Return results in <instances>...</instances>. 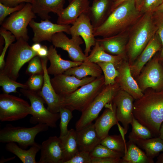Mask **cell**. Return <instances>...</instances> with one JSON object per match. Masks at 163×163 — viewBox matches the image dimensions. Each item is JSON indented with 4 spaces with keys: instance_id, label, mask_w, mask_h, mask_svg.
<instances>
[{
    "instance_id": "cell-1",
    "label": "cell",
    "mask_w": 163,
    "mask_h": 163,
    "mask_svg": "<svg viewBox=\"0 0 163 163\" xmlns=\"http://www.w3.org/2000/svg\"><path fill=\"white\" fill-rule=\"evenodd\" d=\"M133 113L154 136L158 137L163 122V89L158 91L151 88L146 89L143 95L134 102Z\"/></svg>"
},
{
    "instance_id": "cell-2",
    "label": "cell",
    "mask_w": 163,
    "mask_h": 163,
    "mask_svg": "<svg viewBox=\"0 0 163 163\" xmlns=\"http://www.w3.org/2000/svg\"><path fill=\"white\" fill-rule=\"evenodd\" d=\"M135 1H125L113 9L105 21L94 29V36L109 37L124 32L142 15Z\"/></svg>"
},
{
    "instance_id": "cell-3",
    "label": "cell",
    "mask_w": 163,
    "mask_h": 163,
    "mask_svg": "<svg viewBox=\"0 0 163 163\" xmlns=\"http://www.w3.org/2000/svg\"><path fill=\"white\" fill-rule=\"evenodd\" d=\"M126 46L127 60L131 65L157 32L153 12L143 14L136 22Z\"/></svg>"
},
{
    "instance_id": "cell-4",
    "label": "cell",
    "mask_w": 163,
    "mask_h": 163,
    "mask_svg": "<svg viewBox=\"0 0 163 163\" xmlns=\"http://www.w3.org/2000/svg\"><path fill=\"white\" fill-rule=\"evenodd\" d=\"M104 75L78 88L72 93L61 97L62 106L72 112H82L93 101L104 86Z\"/></svg>"
},
{
    "instance_id": "cell-5",
    "label": "cell",
    "mask_w": 163,
    "mask_h": 163,
    "mask_svg": "<svg viewBox=\"0 0 163 163\" xmlns=\"http://www.w3.org/2000/svg\"><path fill=\"white\" fill-rule=\"evenodd\" d=\"M37 55L27 41L22 38L17 40L10 46L4 66L0 72L16 81L22 66Z\"/></svg>"
},
{
    "instance_id": "cell-6",
    "label": "cell",
    "mask_w": 163,
    "mask_h": 163,
    "mask_svg": "<svg viewBox=\"0 0 163 163\" xmlns=\"http://www.w3.org/2000/svg\"><path fill=\"white\" fill-rule=\"evenodd\" d=\"M49 127L44 123H38L30 127L15 126L7 124L0 130V142L17 143L20 147L26 149L37 144L35 141L36 136L39 133L47 131Z\"/></svg>"
},
{
    "instance_id": "cell-7",
    "label": "cell",
    "mask_w": 163,
    "mask_h": 163,
    "mask_svg": "<svg viewBox=\"0 0 163 163\" xmlns=\"http://www.w3.org/2000/svg\"><path fill=\"white\" fill-rule=\"evenodd\" d=\"M120 89L117 82L113 85H104L99 94L82 112L81 116L75 124L76 130H79L91 124L106 105L112 102Z\"/></svg>"
},
{
    "instance_id": "cell-8",
    "label": "cell",
    "mask_w": 163,
    "mask_h": 163,
    "mask_svg": "<svg viewBox=\"0 0 163 163\" xmlns=\"http://www.w3.org/2000/svg\"><path fill=\"white\" fill-rule=\"evenodd\" d=\"M20 91L30 102L32 116L30 119V123H44L51 128H56V122L60 118L59 113H53L46 108L44 105L46 102L38 92L23 88Z\"/></svg>"
},
{
    "instance_id": "cell-9",
    "label": "cell",
    "mask_w": 163,
    "mask_h": 163,
    "mask_svg": "<svg viewBox=\"0 0 163 163\" xmlns=\"http://www.w3.org/2000/svg\"><path fill=\"white\" fill-rule=\"evenodd\" d=\"M30 105L23 99L4 93L0 94V120L17 121L31 115Z\"/></svg>"
},
{
    "instance_id": "cell-10",
    "label": "cell",
    "mask_w": 163,
    "mask_h": 163,
    "mask_svg": "<svg viewBox=\"0 0 163 163\" xmlns=\"http://www.w3.org/2000/svg\"><path fill=\"white\" fill-rule=\"evenodd\" d=\"M36 17L32 11L31 3H27L21 10L11 14L3 22L2 27L10 31L17 40L22 38L27 41L29 37L27 26L33 18Z\"/></svg>"
},
{
    "instance_id": "cell-11",
    "label": "cell",
    "mask_w": 163,
    "mask_h": 163,
    "mask_svg": "<svg viewBox=\"0 0 163 163\" xmlns=\"http://www.w3.org/2000/svg\"><path fill=\"white\" fill-rule=\"evenodd\" d=\"M135 79L143 93L149 88L156 91L163 89V66L160 62L159 56L152 57Z\"/></svg>"
},
{
    "instance_id": "cell-12",
    "label": "cell",
    "mask_w": 163,
    "mask_h": 163,
    "mask_svg": "<svg viewBox=\"0 0 163 163\" xmlns=\"http://www.w3.org/2000/svg\"><path fill=\"white\" fill-rule=\"evenodd\" d=\"M69 39L63 32L54 34L51 42L56 47L60 48L66 51L70 58L73 61L83 62L87 56L84 53L80 45L84 42L80 36H73Z\"/></svg>"
},
{
    "instance_id": "cell-13",
    "label": "cell",
    "mask_w": 163,
    "mask_h": 163,
    "mask_svg": "<svg viewBox=\"0 0 163 163\" xmlns=\"http://www.w3.org/2000/svg\"><path fill=\"white\" fill-rule=\"evenodd\" d=\"M96 78L90 76L79 79L74 75L63 73L54 76L50 81L56 94L62 97L72 93L79 87L93 81Z\"/></svg>"
},
{
    "instance_id": "cell-14",
    "label": "cell",
    "mask_w": 163,
    "mask_h": 163,
    "mask_svg": "<svg viewBox=\"0 0 163 163\" xmlns=\"http://www.w3.org/2000/svg\"><path fill=\"white\" fill-rule=\"evenodd\" d=\"M70 35L72 37L80 36L85 44L84 53L87 57L94 46L96 39L94 34V28L86 13L81 14L73 23L70 28Z\"/></svg>"
},
{
    "instance_id": "cell-15",
    "label": "cell",
    "mask_w": 163,
    "mask_h": 163,
    "mask_svg": "<svg viewBox=\"0 0 163 163\" xmlns=\"http://www.w3.org/2000/svg\"><path fill=\"white\" fill-rule=\"evenodd\" d=\"M134 99L130 94L120 89L112 101L116 107L117 120L121 123L126 133L133 120Z\"/></svg>"
},
{
    "instance_id": "cell-16",
    "label": "cell",
    "mask_w": 163,
    "mask_h": 163,
    "mask_svg": "<svg viewBox=\"0 0 163 163\" xmlns=\"http://www.w3.org/2000/svg\"><path fill=\"white\" fill-rule=\"evenodd\" d=\"M29 25L34 33L32 40L34 43H40L44 41L51 42L53 36L58 32H65L70 34L69 30L71 26L69 25L54 24L48 19L37 22L33 19Z\"/></svg>"
},
{
    "instance_id": "cell-17",
    "label": "cell",
    "mask_w": 163,
    "mask_h": 163,
    "mask_svg": "<svg viewBox=\"0 0 163 163\" xmlns=\"http://www.w3.org/2000/svg\"><path fill=\"white\" fill-rule=\"evenodd\" d=\"M116 68L119 74L115 81L120 89L130 94L135 100L141 98L143 93L131 74L130 65L127 60H123Z\"/></svg>"
},
{
    "instance_id": "cell-18",
    "label": "cell",
    "mask_w": 163,
    "mask_h": 163,
    "mask_svg": "<svg viewBox=\"0 0 163 163\" xmlns=\"http://www.w3.org/2000/svg\"><path fill=\"white\" fill-rule=\"evenodd\" d=\"M43 70L44 83L39 94L43 99L47 106V109L51 112L59 113L62 106V97L56 94L51 82L49 75L47 71V57H40Z\"/></svg>"
},
{
    "instance_id": "cell-19",
    "label": "cell",
    "mask_w": 163,
    "mask_h": 163,
    "mask_svg": "<svg viewBox=\"0 0 163 163\" xmlns=\"http://www.w3.org/2000/svg\"><path fill=\"white\" fill-rule=\"evenodd\" d=\"M40 150L38 163H62V152L59 137H49L42 142Z\"/></svg>"
},
{
    "instance_id": "cell-20",
    "label": "cell",
    "mask_w": 163,
    "mask_h": 163,
    "mask_svg": "<svg viewBox=\"0 0 163 163\" xmlns=\"http://www.w3.org/2000/svg\"><path fill=\"white\" fill-rule=\"evenodd\" d=\"M69 3L58 15L57 24H72L81 14L87 13L90 7L88 0H69Z\"/></svg>"
},
{
    "instance_id": "cell-21",
    "label": "cell",
    "mask_w": 163,
    "mask_h": 163,
    "mask_svg": "<svg viewBox=\"0 0 163 163\" xmlns=\"http://www.w3.org/2000/svg\"><path fill=\"white\" fill-rule=\"evenodd\" d=\"M104 107L106 109L94 123L98 136L102 140L109 135L110 129L118 122L115 104L111 102L106 104Z\"/></svg>"
},
{
    "instance_id": "cell-22",
    "label": "cell",
    "mask_w": 163,
    "mask_h": 163,
    "mask_svg": "<svg viewBox=\"0 0 163 163\" xmlns=\"http://www.w3.org/2000/svg\"><path fill=\"white\" fill-rule=\"evenodd\" d=\"M162 48L161 44L154 36L139 56L134 62L130 65L131 72L135 79L145 65Z\"/></svg>"
},
{
    "instance_id": "cell-23",
    "label": "cell",
    "mask_w": 163,
    "mask_h": 163,
    "mask_svg": "<svg viewBox=\"0 0 163 163\" xmlns=\"http://www.w3.org/2000/svg\"><path fill=\"white\" fill-rule=\"evenodd\" d=\"M123 33L109 37L97 38L96 41L107 53L121 56L127 59L126 49L128 42L127 37Z\"/></svg>"
},
{
    "instance_id": "cell-24",
    "label": "cell",
    "mask_w": 163,
    "mask_h": 163,
    "mask_svg": "<svg viewBox=\"0 0 163 163\" xmlns=\"http://www.w3.org/2000/svg\"><path fill=\"white\" fill-rule=\"evenodd\" d=\"M56 47L51 45L48 48L47 57L50 62L47 70L49 75L54 76L63 74L72 67L80 65L83 62H75L62 59L57 53Z\"/></svg>"
},
{
    "instance_id": "cell-25",
    "label": "cell",
    "mask_w": 163,
    "mask_h": 163,
    "mask_svg": "<svg viewBox=\"0 0 163 163\" xmlns=\"http://www.w3.org/2000/svg\"><path fill=\"white\" fill-rule=\"evenodd\" d=\"M76 135L79 151L90 153L102 141L92 123L79 130H76Z\"/></svg>"
},
{
    "instance_id": "cell-26",
    "label": "cell",
    "mask_w": 163,
    "mask_h": 163,
    "mask_svg": "<svg viewBox=\"0 0 163 163\" xmlns=\"http://www.w3.org/2000/svg\"><path fill=\"white\" fill-rule=\"evenodd\" d=\"M110 0H94L86 13L94 29L100 26L111 13Z\"/></svg>"
},
{
    "instance_id": "cell-27",
    "label": "cell",
    "mask_w": 163,
    "mask_h": 163,
    "mask_svg": "<svg viewBox=\"0 0 163 163\" xmlns=\"http://www.w3.org/2000/svg\"><path fill=\"white\" fill-rule=\"evenodd\" d=\"M65 0H32V10L42 19L49 20L50 12L58 15L63 9Z\"/></svg>"
},
{
    "instance_id": "cell-28",
    "label": "cell",
    "mask_w": 163,
    "mask_h": 163,
    "mask_svg": "<svg viewBox=\"0 0 163 163\" xmlns=\"http://www.w3.org/2000/svg\"><path fill=\"white\" fill-rule=\"evenodd\" d=\"M93 46L85 61L96 63L100 62H110L116 68L123 60L127 59L121 56L113 55L107 53L97 41Z\"/></svg>"
},
{
    "instance_id": "cell-29",
    "label": "cell",
    "mask_w": 163,
    "mask_h": 163,
    "mask_svg": "<svg viewBox=\"0 0 163 163\" xmlns=\"http://www.w3.org/2000/svg\"><path fill=\"white\" fill-rule=\"evenodd\" d=\"M102 71L97 63L84 61L80 65L71 68L64 74L74 75L79 79L90 76L97 78L103 75Z\"/></svg>"
},
{
    "instance_id": "cell-30",
    "label": "cell",
    "mask_w": 163,
    "mask_h": 163,
    "mask_svg": "<svg viewBox=\"0 0 163 163\" xmlns=\"http://www.w3.org/2000/svg\"><path fill=\"white\" fill-rule=\"evenodd\" d=\"M40 147L41 145L38 144L26 150L19 147L16 143L10 142L7 143L5 149L16 155L23 163H36V155L40 149Z\"/></svg>"
},
{
    "instance_id": "cell-31",
    "label": "cell",
    "mask_w": 163,
    "mask_h": 163,
    "mask_svg": "<svg viewBox=\"0 0 163 163\" xmlns=\"http://www.w3.org/2000/svg\"><path fill=\"white\" fill-rule=\"evenodd\" d=\"M127 150L121 158L120 163H153V159L148 157L145 153L142 150L133 142L126 143Z\"/></svg>"
},
{
    "instance_id": "cell-32",
    "label": "cell",
    "mask_w": 163,
    "mask_h": 163,
    "mask_svg": "<svg viewBox=\"0 0 163 163\" xmlns=\"http://www.w3.org/2000/svg\"><path fill=\"white\" fill-rule=\"evenodd\" d=\"M61 145L62 152V163L70 159L79 152L76 138V130L73 129L61 138Z\"/></svg>"
},
{
    "instance_id": "cell-33",
    "label": "cell",
    "mask_w": 163,
    "mask_h": 163,
    "mask_svg": "<svg viewBox=\"0 0 163 163\" xmlns=\"http://www.w3.org/2000/svg\"><path fill=\"white\" fill-rule=\"evenodd\" d=\"M135 144L140 148L144 150L149 158H153L163 152V140L159 137L141 139Z\"/></svg>"
},
{
    "instance_id": "cell-34",
    "label": "cell",
    "mask_w": 163,
    "mask_h": 163,
    "mask_svg": "<svg viewBox=\"0 0 163 163\" xmlns=\"http://www.w3.org/2000/svg\"><path fill=\"white\" fill-rule=\"evenodd\" d=\"M131 132L128 136L129 141L135 143L138 141L152 138L154 136L150 131L140 123L133 116Z\"/></svg>"
},
{
    "instance_id": "cell-35",
    "label": "cell",
    "mask_w": 163,
    "mask_h": 163,
    "mask_svg": "<svg viewBox=\"0 0 163 163\" xmlns=\"http://www.w3.org/2000/svg\"><path fill=\"white\" fill-rule=\"evenodd\" d=\"M100 144L120 152L124 153L127 150L126 144L124 142L120 134L108 135L102 140Z\"/></svg>"
},
{
    "instance_id": "cell-36",
    "label": "cell",
    "mask_w": 163,
    "mask_h": 163,
    "mask_svg": "<svg viewBox=\"0 0 163 163\" xmlns=\"http://www.w3.org/2000/svg\"><path fill=\"white\" fill-rule=\"evenodd\" d=\"M101 68L104 78L105 85H113L116 82L119 72L114 65L110 62H100L97 63Z\"/></svg>"
},
{
    "instance_id": "cell-37",
    "label": "cell",
    "mask_w": 163,
    "mask_h": 163,
    "mask_svg": "<svg viewBox=\"0 0 163 163\" xmlns=\"http://www.w3.org/2000/svg\"><path fill=\"white\" fill-rule=\"evenodd\" d=\"M0 86L2 87L3 93L6 94L17 92V89L18 88L23 89L28 88L25 84L17 82L1 72H0Z\"/></svg>"
},
{
    "instance_id": "cell-38",
    "label": "cell",
    "mask_w": 163,
    "mask_h": 163,
    "mask_svg": "<svg viewBox=\"0 0 163 163\" xmlns=\"http://www.w3.org/2000/svg\"><path fill=\"white\" fill-rule=\"evenodd\" d=\"M92 158H121L124 153L113 150L101 144L96 146L90 152Z\"/></svg>"
},
{
    "instance_id": "cell-39",
    "label": "cell",
    "mask_w": 163,
    "mask_h": 163,
    "mask_svg": "<svg viewBox=\"0 0 163 163\" xmlns=\"http://www.w3.org/2000/svg\"><path fill=\"white\" fill-rule=\"evenodd\" d=\"M0 34L5 40V44L0 56V69L2 70L4 66L5 61L4 58L6 52L11 44L15 41L16 39L14 36L9 31L2 27L0 28Z\"/></svg>"
},
{
    "instance_id": "cell-40",
    "label": "cell",
    "mask_w": 163,
    "mask_h": 163,
    "mask_svg": "<svg viewBox=\"0 0 163 163\" xmlns=\"http://www.w3.org/2000/svg\"><path fill=\"white\" fill-rule=\"evenodd\" d=\"M72 111L69 109L61 107L59 110L60 121L59 124L60 135L59 136L61 138L65 136L68 133V126L69 122L73 117Z\"/></svg>"
},
{
    "instance_id": "cell-41",
    "label": "cell",
    "mask_w": 163,
    "mask_h": 163,
    "mask_svg": "<svg viewBox=\"0 0 163 163\" xmlns=\"http://www.w3.org/2000/svg\"><path fill=\"white\" fill-rule=\"evenodd\" d=\"M26 73L30 76L35 74L43 75V66L40 57L36 56L29 61Z\"/></svg>"
},
{
    "instance_id": "cell-42",
    "label": "cell",
    "mask_w": 163,
    "mask_h": 163,
    "mask_svg": "<svg viewBox=\"0 0 163 163\" xmlns=\"http://www.w3.org/2000/svg\"><path fill=\"white\" fill-rule=\"evenodd\" d=\"M43 75L35 74L30 76L25 83L27 89L38 92L41 89L44 83Z\"/></svg>"
},
{
    "instance_id": "cell-43",
    "label": "cell",
    "mask_w": 163,
    "mask_h": 163,
    "mask_svg": "<svg viewBox=\"0 0 163 163\" xmlns=\"http://www.w3.org/2000/svg\"><path fill=\"white\" fill-rule=\"evenodd\" d=\"M155 12V18L154 19L157 30V32L161 42L162 49L160 55H159V60L160 62H163V12Z\"/></svg>"
},
{
    "instance_id": "cell-44",
    "label": "cell",
    "mask_w": 163,
    "mask_h": 163,
    "mask_svg": "<svg viewBox=\"0 0 163 163\" xmlns=\"http://www.w3.org/2000/svg\"><path fill=\"white\" fill-rule=\"evenodd\" d=\"M25 5L24 3H22L15 7H10L6 6L0 2V24H2L7 16L21 10Z\"/></svg>"
},
{
    "instance_id": "cell-45",
    "label": "cell",
    "mask_w": 163,
    "mask_h": 163,
    "mask_svg": "<svg viewBox=\"0 0 163 163\" xmlns=\"http://www.w3.org/2000/svg\"><path fill=\"white\" fill-rule=\"evenodd\" d=\"M163 2V0H143L140 11L142 14L153 12Z\"/></svg>"
},
{
    "instance_id": "cell-46",
    "label": "cell",
    "mask_w": 163,
    "mask_h": 163,
    "mask_svg": "<svg viewBox=\"0 0 163 163\" xmlns=\"http://www.w3.org/2000/svg\"><path fill=\"white\" fill-rule=\"evenodd\" d=\"M89 152L79 151L72 158L65 163H91L92 158Z\"/></svg>"
},
{
    "instance_id": "cell-47",
    "label": "cell",
    "mask_w": 163,
    "mask_h": 163,
    "mask_svg": "<svg viewBox=\"0 0 163 163\" xmlns=\"http://www.w3.org/2000/svg\"><path fill=\"white\" fill-rule=\"evenodd\" d=\"M121 158H92L91 163H120Z\"/></svg>"
},
{
    "instance_id": "cell-48",
    "label": "cell",
    "mask_w": 163,
    "mask_h": 163,
    "mask_svg": "<svg viewBox=\"0 0 163 163\" xmlns=\"http://www.w3.org/2000/svg\"><path fill=\"white\" fill-rule=\"evenodd\" d=\"M0 2L6 6L14 7L25 2L32 3V0H0Z\"/></svg>"
},
{
    "instance_id": "cell-49",
    "label": "cell",
    "mask_w": 163,
    "mask_h": 163,
    "mask_svg": "<svg viewBox=\"0 0 163 163\" xmlns=\"http://www.w3.org/2000/svg\"><path fill=\"white\" fill-rule=\"evenodd\" d=\"M128 0H116L113 3L111 11L123 2ZM134 0L136 2V6L137 9L140 11V9L143 0Z\"/></svg>"
},
{
    "instance_id": "cell-50",
    "label": "cell",
    "mask_w": 163,
    "mask_h": 163,
    "mask_svg": "<svg viewBox=\"0 0 163 163\" xmlns=\"http://www.w3.org/2000/svg\"><path fill=\"white\" fill-rule=\"evenodd\" d=\"M48 53V49L45 45L42 46L40 50L37 52V55L40 57H47Z\"/></svg>"
},
{
    "instance_id": "cell-51",
    "label": "cell",
    "mask_w": 163,
    "mask_h": 163,
    "mask_svg": "<svg viewBox=\"0 0 163 163\" xmlns=\"http://www.w3.org/2000/svg\"><path fill=\"white\" fill-rule=\"evenodd\" d=\"M117 126L118 130L123 141L126 144L125 138V135L127 133L126 132L125 129L120 125L118 122H117Z\"/></svg>"
},
{
    "instance_id": "cell-52",
    "label": "cell",
    "mask_w": 163,
    "mask_h": 163,
    "mask_svg": "<svg viewBox=\"0 0 163 163\" xmlns=\"http://www.w3.org/2000/svg\"><path fill=\"white\" fill-rule=\"evenodd\" d=\"M42 46L40 43H34L31 46L32 50L34 52L37 53L40 49Z\"/></svg>"
},
{
    "instance_id": "cell-53",
    "label": "cell",
    "mask_w": 163,
    "mask_h": 163,
    "mask_svg": "<svg viewBox=\"0 0 163 163\" xmlns=\"http://www.w3.org/2000/svg\"><path fill=\"white\" fill-rule=\"evenodd\" d=\"M15 158V156L13 157L8 158H5L3 157L2 156L0 160V163H3L10 161L13 160Z\"/></svg>"
},
{
    "instance_id": "cell-54",
    "label": "cell",
    "mask_w": 163,
    "mask_h": 163,
    "mask_svg": "<svg viewBox=\"0 0 163 163\" xmlns=\"http://www.w3.org/2000/svg\"><path fill=\"white\" fill-rule=\"evenodd\" d=\"M159 137L163 140V122L161 124L159 129Z\"/></svg>"
},
{
    "instance_id": "cell-55",
    "label": "cell",
    "mask_w": 163,
    "mask_h": 163,
    "mask_svg": "<svg viewBox=\"0 0 163 163\" xmlns=\"http://www.w3.org/2000/svg\"><path fill=\"white\" fill-rule=\"evenodd\" d=\"M157 163H163V153L158 155L157 158Z\"/></svg>"
},
{
    "instance_id": "cell-56",
    "label": "cell",
    "mask_w": 163,
    "mask_h": 163,
    "mask_svg": "<svg viewBox=\"0 0 163 163\" xmlns=\"http://www.w3.org/2000/svg\"><path fill=\"white\" fill-rule=\"evenodd\" d=\"M154 12H163V2L155 10Z\"/></svg>"
},
{
    "instance_id": "cell-57",
    "label": "cell",
    "mask_w": 163,
    "mask_h": 163,
    "mask_svg": "<svg viewBox=\"0 0 163 163\" xmlns=\"http://www.w3.org/2000/svg\"><path fill=\"white\" fill-rule=\"evenodd\" d=\"M163 66V62H160Z\"/></svg>"
},
{
    "instance_id": "cell-58",
    "label": "cell",
    "mask_w": 163,
    "mask_h": 163,
    "mask_svg": "<svg viewBox=\"0 0 163 163\" xmlns=\"http://www.w3.org/2000/svg\"><path fill=\"white\" fill-rule=\"evenodd\" d=\"M114 0L115 1L116 0Z\"/></svg>"
}]
</instances>
